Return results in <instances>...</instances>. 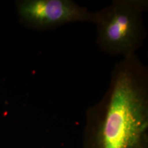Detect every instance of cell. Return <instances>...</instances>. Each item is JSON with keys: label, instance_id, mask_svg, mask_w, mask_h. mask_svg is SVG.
I'll list each match as a JSON object with an SVG mask.
<instances>
[{"label": "cell", "instance_id": "cell-1", "mask_svg": "<svg viewBox=\"0 0 148 148\" xmlns=\"http://www.w3.org/2000/svg\"><path fill=\"white\" fill-rule=\"evenodd\" d=\"M82 148H148V69L136 54L116 62L104 95L86 110Z\"/></svg>", "mask_w": 148, "mask_h": 148}, {"label": "cell", "instance_id": "cell-2", "mask_svg": "<svg viewBox=\"0 0 148 148\" xmlns=\"http://www.w3.org/2000/svg\"><path fill=\"white\" fill-rule=\"evenodd\" d=\"M147 0H113L95 12L96 44L101 52L123 58L136 54L147 37Z\"/></svg>", "mask_w": 148, "mask_h": 148}, {"label": "cell", "instance_id": "cell-3", "mask_svg": "<svg viewBox=\"0 0 148 148\" xmlns=\"http://www.w3.org/2000/svg\"><path fill=\"white\" fill-rule=\"evenodd\" d=\"M15 5L21 23L36 31L51 30L71 23H95V12L72 0H19Z\"/></svg>", "mask_w": 148, "mask_h": 148}]
</instances>
